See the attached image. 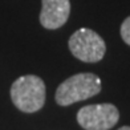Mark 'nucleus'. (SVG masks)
I'll list each match as a JSON object with an SVG mask.
<instances>
[{"label": "nucleus", "instance_id": "f257e3e1", "mask_svg": "<svg viewBox=\"0 0 130 130\" xmlns=\"http://www.w3.org/2000/svg\"><path fill=\"white\" fill-rule=\"evenodd\" d=\"M11 98L19 110L24 113H35L45 104L44 81L33 74L21 76L11 86Z\"/></svg>", "mask_w": 130, "mask_h": 130}, {"label": "nucleus", "instance_id": "f03ea898", "mask_svg": "<svg viewBox=\"0 0 130 130\" xmlns=\"http://www.w3.org/2000/svg\"><path fill=\"white\" fill-rule=\"evenodd\" d=\"M101 92V80L93 73H78L61 82L56 90V102L68 106L84 101Z\"/></svg>", "mask_w": 130, "mask_h": 130}, {"label": "nucleus", "instance_id": "7ed1b4c3", "mask_svg": "<svg viewBox=\"0 0 130 130\" xmlns=\"http://www.w3.org/2000/svg\"><path fill=\"white\" fill-rule=\"evenodd\" d=\"M69 49L84 62L101 61L106 52L104 39L89 28H80L69 39Z\"/></svg>", "mask_w": 130, "mask_h": 130}, {"label": "nucleus", "instance_id": "20e7f679", "mask_svg": "<svg viewBox=\"0 0 130 130\" xmlns=\"http://www.w3.org/2000/svg\"><path fill=\"white\" fill-rule=\"evenodd\" d=\"M120 120V111L113 104H96L81 108L77 121L85 130H109Z\"/></svg>", "mask_w": 130, "mask_h": 130}, {"label": "nucleus", "instance_id": "39448f33", "mask_svg": "<svg viewBox=\"0 0 130 130\" xmlns=\"http://www.w3.org/2000/svg\"><path fill=\"white\" fill-rule=\"evenodd\" d=\"M70 13L69 0H41L40 23L46 29H57L68 21Z\"/></svg>", "mask_w": 130, "mask_h": 130}, {"label": "nucleus", "instance_id": "423d86ee", "mask_svg": "<svg viewBox=\"0 0 130 130\" xmlns=\"http://www.w3.org/2000/svg\"><path fill=\"white\" fill-rule=\"evenodd\" d=\"M121 37L127 45H130V16L125 19L121 25Z\"/></svg>", "mask_w": 130, "mask_h": 130}, {"label": "nucleus", "instance_id": "0eeeda50", "mask_svg": "<svg viewBox=\"0 0 130 130\" xmlns=\"http://www.w3.org/2000/svg\"><path fill=\"white\" fill-rule=\"evenodd\" d=\"M118 130H130V126H122V127H120Z\"/></svg>", "mask_w": 130, "mask_h": 130}]
</instances>
